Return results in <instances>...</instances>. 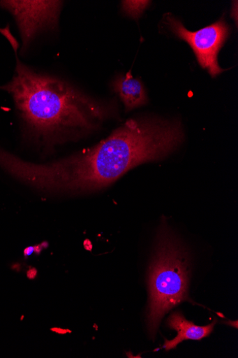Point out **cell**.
<instances>
[{
	"mask_svg": "<svg viewBox=\"0 0 238 358\" xmlns=\"http://www.w3.org/2000/svg\"><path fill=\"white\" fill-rule=\"evenodd\" d=\"M62 1H0L15 18L22 39V52L42 30L58 26Z\"/></svg>",
	"mask_w": 238,
	"mask_h": 358,
	"instance_id": "obj_5",
	"label": "cell"
},
{
	"mask_svg": "<svg viewBox=\"0 0 238 358\" xmlns=\"http://www.w3.org/2000/svg\"><path fill=\"white\" fill-rule=\"evenodd\" d=\"M165 20L173 34L191 47L202 69H207L213 78L225 71L219 66L218 56L230 29L223 19L195 31L188 30L172 15H168Z\"/></svg>",
	"mask_w": 238,
	"mask_h": 358,
	"instance_id": "obj_4",
	"label": "cell"
},
{
	"mask_svg": "<svg viewBox=\"0 0 238 358\" xmlns=\"http://www.w3.org/2000/svg\"><path fill=\"white\" fill-rule=\"evenodd\" d=\"M38 274V271L36 269H31L28 271L27 276L29 279L36 278Z\"/></svg>",
	"mask_w": 238,
	"mask_h": 358,
	"instance_id": "obj_9",
	"label": "cell"
},
{
	"mask_svg": "<svg viewBox=\"0 0 238 358\" xmlns=\"http://www.w3.org/2000/svg\"><path fill=\"white\" fill-rule=\"evenodd\" d=\"M168 327L177 331V336L172 341L165 340L163 348L166 350L174 349L184 341H200L210 336L213 332L216 321L207 327H198L187 320L180 312H175L167 321Z\"/></svg>",
	"mask_w": 238,
	"mask_h": 358,
	"instance_id": "obj_6",
	"label": "cell"
},
{
	"mask_svg": "<svg viewBox=\"0 0 238 358\" xmlns=\"http://www.w3.org/2000/svg\"><path fill=\"white\" fill-rule=\"evenodd\" d=\"M0 90L12 94L28 135L45 143L91 131L111 113L70 84L34 71L17 56L15 76Z\"/></svg>",
	"mask_w": 238,
	"mask_h": 358,
	"instance_id": "obj_2",
	"label": "cell"
},
{
	"mask_svg": "<svg viewBox=\"0 0 238 358\" xmlns=\"http://www.w3.org/2000/svg\"><path fill=\"white\" fill-rule=\"evenodd\" d=\"M150 3L149 1H123L121 5L125 14L133 18H138Z\"/></svg>",
	"mask_w": 238,
	"mask_h": 358,
	"instance_id": "obj_8",
	"label": "cell"
},
{
	"mask_svg": "<svg viewBox=\"0 0 238 358\" xmlns=\"http://www.w3.org/2000/svg\"><path fill=\"white\" fill-rule=\"evenodd\" d=\"M185 139L179 120L157 117L129 119L92 148L45 164L24 161L21 180L37 189L82 193L104 189L146 162L176 151Z\"/></svg>",
	"mask_w": 238,
	"mask_h": 358,
	"instance_id": "obj_1",
	"label": "cell"
},
{
	"mask_svg": "<svg viewBox=\"0 0 238 358\" xmlns=\"http://www.w3.org/2000/svg\"><path fill=\"white\" fill-rule=\"evenodd\" d=\"M190 259L186 248L163 219L149 269L147 322L153 338L165 314L188 301Z\"/></svg>",
	"mask_w": 238,
	"mask_h": 358,
	"instance_id": "obj_3",
	"label": "cell"
},
{
	"mask_svg": "<svg viewBox=\"0 0 238 358\" xmlns=\"http://www.w3.org/2000/svg\"><path fill=\"white\" fill-rule=\"evenodd\" d=\"M113 89L119 96L126 112L148 103V96L144 85L138 79L134 78L130 71L115 79Z\"/></svg>",
	"mask_w": 238,
	"mask_h": 358,
	"instance_id": "obj_7",
	"label": "cell"
}]
</instances>
